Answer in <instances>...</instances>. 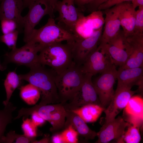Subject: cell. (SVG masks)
I'll return each mask as SVG.
<instances>
[{"label":"cell","mask_w":143,"mask_h":143,"mask_svg":"<svg viewBox=\"0 0 143 143\" xmlns=\"http://www.w3.org/2000/svg\"><path fill=\"white\" fill-rule=\"evenodd\" d=\"M41 64L30 68L28 73L20 74L22 80L26 81L37 87L41 93V100L39 104L30 108H23V114L26 117L39 107L59 102L57 90L55 82V72L47 69Z\"/></svg>","instance_id":"1"},{"label":"cell","mask_w":143,"mask_h":143,"mask_svg":"<svg viewBox=\"0 0 143 143\" xmlns=\"http://www.w3.org/2000/svg\"><path fill=\"white\" fill-rule=\"evenodd\" d=\"M40 63L51 68L56 74H59L67 69L74 62L71 47L66 43L52 44L42 48L39 52Z\"/></svg>","instance_id":"2"},{"label":"cell","mask_w":143,"mask_h":143,"mask_svg":"<svg viewBox=\"0 0 143 143\" xmlns=\"http://www.w3.org/2000/svg\"><path fill=\"white\" fill-rule=\"evenodd\" d=\"M84 74L81 66L74 62L71 66L59 74H56L55 82L57 88L59 102L64 104L71 101L81 86Z\"/></svg>","instance_id":"3"},{"label":"cell","mask_w":143,"mask_h":143,"mask_svg":"<svg viewBox=\"0 0 143 143\" xmlns=\"http://www.w3.org/2000/svg\"><path fill=\"white\" fill-rule=\"evenodd\" d=\"M74 35L63 29L50 17L46 23L38 29H34L29 36L24 41L26 43H37L42 48L47 46L66 41L69 42L75 39Z\"/></svg>","instance_id":"4"},{"label":"cell","mask_w":143,"mask_h":143,"mask_svg":"<svg viewBox=\"0 0 143 143\" xmlns=\"http://www.w3.org/2000/svg\"><path fill=\"white\" fill-rule=\"evenodd\" d=\"M42 48L39 44L29 42L21 47L12 49L4 55V60L0 65V69L3 70L7 64L12 62L23 65L31 68L41 64L38 59V52Z\"/></svg>","instance_id":"5"},{"label":"cell","mask_w":143,"mask_h":143,"mask_svg":"<svg viewBox=\"0 0 143 143\" xmlns=\"http://www.w3.org/2000/svg\"><path fill=\"white\" fill-rule=\"evenodd\" d=\"M117 70L113 64L92 81L101 106L105 109L115 93L114 86L117 79Z\"/></svg>","instance_id":"6"},{"label":"cell","mask_w":143,"mask_h":143,"mask_svg":"<svg viewBox=\"0 0 143 143\" xmlns=\"http://www.w3.org/2000/svg\"><path fill=\"white\" fill-rule=\"evenodd\" d=\"M27 15L23 17L24 41L32 33L43 17L48 15L54 18V10L48 0H36L28 7Z\"/></svg>","instance_id":"7"},{"label":"cell","mask_w":143,"mask_h":143,"mask_svg":"<svg viewBox=\"0 0 143 143\" xmlns=\"http://www.w3.org/2000/svg\"><path fill=\"white\" fill-rule=\"evenodd\" d=\"M92 76L90 74H84L83 82L72 100L63 104L65 110H73L90 104L101 106L93 83Z\"/></svg>","instance_id":"8"},{"label":"cell","mask_w":143,"mask_h":143,"mask_svg":"<svg viewBox=\"0 0 143 143\" xmlns=\"http://www.w3.org/2000/svg\"><path fill=\"white\" fill-rule=\"evenodd\" d=\"M102 27L95 30L87 38L67 42L70 46L74 61L81 66L88 55L97 47L102 34Z\"/></svg>","instance_id":"9"},{"label":"cell","mask_w":143,"mask_h":143,"mask_svg":"<svg viewBox=\"0 0 143 143\" xmlns=\"http://www.w3.org/2000/svg\"><path fill=\"white\" fill-rule=\"evenodd\" d=\"M74 4L64 0L58 1L55 6L54 10L59 14L55 20L57 21V24L74 35L75 27L82 12L76 7Z\"/></svg>","instance_id":"10"},{"label":"cell","mask_w":143,"mask_h":143,"mask_svg":"<svg viewBox=\"0 0 143 143\" xmlns=\"http://www.w3.org/2000/svg\"><path fill=\"white\" fill-rule=\"evenodd\" d=\"M124 43L128 58L122 69L143 67V34H135L126 37Z\"/></svg>","instance_id":"11"},{"label":"cell","mask_w":143,"mask_h":143,"mask_svg":"<svg viewBox=\"0 0 143 143\" xmlns=\"http://www.w3.org/2000/svg\"><path fill=\"white\" fill-rule=\"evenodd\" d=\"M35 111L51 125L50 131L52 133H56L64 129L66 110L62 104L60 103L42 106Z\"/></svg>","instance_id":"12"},{"label":"cell","mask_w":143,"mask_h":143,"mask_svg":"<svg viewBox=\"0 0 143 143\" xmlns=\"http://www.w3.org/2000/svg\"><path fill=\"white\" fill-rule=\"evenodd\" d=\"M130 124L119 116L110 121L105 122L100 131L97 133L98 143H107L113 140L122 143V138L127 127Z\"/></svg>","instance_id":"13"},{"label":"cell","mask_w":143,"mask_h":143,"mask_svg":"<svg viewBox=\"0 0 143 143\" xmlns=\"http://www.w3.org/2000/svg\"><path fill=\"white\" fill-rule=\"evenodd\" d=\"M125 36L122 31L111 40L108 43L99 46L115 66H123L128 58L124 44Z\"/></svg>","instance_id":"14"},{"label":"cell","mask_w":143,"mask_h":143,"mask_svg":"<svg viewBox=\"0 0 143 143\" xmlns=\"http://www.w3.org/2000/svg\"><path fill=\"white\" fill-rule=\"evenodd\" d=\"M113 64L109 58L98 46L87 56L80 66L84 74H88L92 76L101 73Z\"/></svg>","instance_id":"15"},{"label":"cell","mask_w":143,"mask_h":143,"mask_svg":"<svg viewBox=\"0 0 143 143\" xmlns=\"http://www.w3.org/2000/svg\"><path fill=\"white\" fill-rule=\"evenodd\" d=\"M131 88L117 87L114 95L106 108L104 111L105 114V122L111 120L124 108L129 100L136 91H133Z\"/></svg>","instance_id":"16"},{"label":"cell","mask_w":143,"mask_h":143,"mask_svg":"<svg viewBox=\"0 0 143 143\" xmlns=\"http://www.w3.org/2000/svg\"><path fill=\"white\" fill-rule=\"evenodd\" d=\"M0 21L8 19L14 21L19 33L24 29L23 17L21 13L24 8L21 0H0Z\"/></svg>","instance_id":"17"},{"label":"cell","mask_w":143,"mask_h":143,"mask_svg":"<svg viewBox=\"0 0 143 143\" xmlns=\"http://www.w3.org/2000/svg\"><path fill=\"white\" fill-rule=\"evenodd\" d=\"M118 5L105 10L104 29L99 40L100 45L108 43L120 31V24L118 15Z\"/></svg>","instance_id":"18"},{"label":"cell","mask_w":143,"mask_h":143,"mask_svg":"<svg viewBox=\"0 0 143 143\" xmlns=\"http://www.w3.org/2000/svg\"><path fill=\"white\" fill-rule=\"evenodd\" d=\"M118 5V15L124 35L126 37L134 34L136 16L135 9L131 1L125 2Z\"/></svg>","instance_id":"19"},{"label":"cell","mask_w":143,"mask_h":143,"mask_svg":"<svg viewBox=\"0 0 143 143\" xmlns=\"http://www.w3.org/2000/svg\"><path fill=\"white\" fill-rule=\"evenodd\" d=\"M143 75V67L124 69L119 68L117 74V87L131 88L133 86L136 85L142 88Z\"/></svg>","instance_id":"20"},{"label":"cell","mask_w":143,"mask_h":143,"mask_svg":"<svg viewBox=\"0 0 143 143\" xmlns=\"http://www.w3.org/2000/svg\"><path fill=\"white\" fill-rule=\"evenodd\" d=\"M66 110L64 129L69 126H72L78 135L87 140L94 139L97 136V133L91 129L78 115L72 111Z\"/></svg>","instance_id":"21"},{"label":"cell","mask_w":143,"mask_h":143,"mask_svg":"<svg viewBox=\"0 0 143 143\" xmlns=\"http://www.w3.org/2000/svg\"><path fill=\"white\" fill-rule=\"evenodd\" d=\"M105 109L94 104L85 105L72 111L78 115L86 123L96 121Z\"/></svg>","instance_id":"22"},{"label":"cell","mask_w":143,"mask_h":143,"mask_svg":"<svg viewBox=\"0 0 143 143\" xmlns=\"http://www.w3.org/2000/svg\"><path fill=\"white\" fill-rule=\"evenodd\" d=\"M19 89L20 97L29 105H35L40 98V91L37 87L31 83L21 86Z\"/></svg>","instance_id":"23"},{"label":"cell","mask_w":143,"mask_h":143,"mask_svg":"<svg viewBox=\"0 0 143 143\" xmlns=\"http://www.w3.org/2000/svg\"><path fill=\"white\" fill-rule=\"evenodd\" d=\"M22 80L19 75L14 71L9 72L8 73L4 83L6 96V100L3 102L4 106L9 102L13 92L20 85Z\"/></svg>","instance_id":"24"},{"label":"cell","mask_w":143,"mask_h":143,"mask_svg":"<svg viewBox=\"0 0 143 143\" xmlns=\"http://www.w3.org/2000/svg\"><path fill=\"white\" fill-rule=\"evenodd\" d=\"M17 108L11 102L5 106L4 109L0 110V143L1 137L4 133L7 125L11 123L13 117L12 113Z\"/></svg>","instance_id":"25"},{"label":"cell","mask_w":143,"mask_h":143,"mask_svg":"<svg viewBox=\"0 0 143 143\" xmlns=\"http://www.w3.org/2000/svg\"><path fill=\"white\" fill-rule=\"evenodd\" d=\"M124 110V114L143 117V99L139 96H132Z\"/></svg>","instance_id":"26"},{"label":"cell","mask_w":143,"mask_h":143,"mask_svg":"<svg viewBox=\"0 0 143 143\" xmlns=\"http://www.w3.org/2000/svg\"><path fill=\"white\" fill-rule=\"evenodd\" d=\"M84 15L82 13L80 15L75 27V39H84L91 36L94 30L86 22Z\"/></svg>","instance_id":"27"},{"label":"cell","mask_w":143,"mask_h":143,"mask_svg":"<svg viewBox=\"0 0 143 143\" xmlns=\"http://www.w3.org/2000/svg\"><path fill=\"white\" fill-rule=\"evenodd\" d=\"M86 22L94 30L103 27L105 22L102 10H97L91 12L89 15L84 17Z\"/></svg>","instance_id":"28"},{"label":"cell","mask_w":143,"mask_h":143,"mask_svg":"<svg viewBox=\"0 0 143 143\" xmlns=\"http://www.w3.org/2000/svg\"><path fill=\"white\" fill-rule=\"evenodd\" d=\"M36 138H29L24 135L16 133L14 131L11 130L5 136L1 137L0 143H33Z\"/></svg>","instance_id":"29"},{"label":"cell","mask_w":143,"mask_h":143,"mask_svg":"<svg viewBox=\"0 0 143 143\" xmlns=\"http://www.w3.org/2000/svg\"><path fill=\"white\" fill-rule=\"evenodd\" d=\"M123 135L122 143H138L141 140L139 128L134 126L129 125Z\"/></svg>","instance_id":"30"},{"label":"cell","mask_w":143,"mask_h":143,"mask_svg":"<svg viewBox=\"0 0 143 143\" xmlns=\"http://www.w3.org/2000/svg\"><path fill=\"white\" fill-rule=\"evenodd\" d=\"M37 127L33 122L31 119H23L21 127L24 135L30 138H36L38 136Z\"/></svg>","instance_id":"31"},{"label":"cell","mask_w":143,"mask_h":143,"mask_svg":"<svg viewBox=\"0 0 143 143\" xmlns=\"http://www.w3.org/2000/svg\"><path fill=\"white\" fill-rule=\"evenodd\" d=\"M19 33L16 30L11 32L3 34L0 36V41L4 43L9 48L12 49L16 48V44Z\"/></svg>","instance_id":"32"},{"label":"cell","mask_w":143,"mask_h":143,"mask_svg":"<svg viewBox=\"0 0 143 143\" xmlns=\"http://www.w3.org/2000/svg\"><path fill=\"white\" fill-rule=\"evenodd\" d=\"M65 143H76L78 142L77 132L71 126L64 129L61 133Z\"/></svg>","instance_id":"33"},{"label":"cell","mask_w":143,"mask_h":143,"mask_svg":"<svg viewBox=\"0 0 143 143\" xmlns=\"http://www.w3.org/2000/svg\"><path fill=\"white\" fill-rule=\"evenodd\" d=\"M134 34H143V7H138L136 11Z\"/></svg>","instance_id":"34"},{"label":"cell","mask_w":143,"mask_h":143,"mask_svg":"<svg viewBox=\"0 0 143 143\" xmlns=\"http://www.w3.org/2000/svg\"><path fill=\"white\" fill-rule=\"evenodd\" d=\"M1 21V30L3 34H7L17 30V24L14 20L3 19Z\"/></svg>","instance_id":"35"},{"label":"cell","mask_w":143,"mask_h":143,"mask_svg":"<svg viewBox=\"0 0 143 143\" xmlns=\"http://www.w3.org/2000/svg\"><path fill=\"white\" fill-rule=\"evenodd\" d=\"M126 116L124 120L129 124L135 126L139 128L143 124V117L132 115L124 114Z\"/></svg>","instance_id":"36"},{"label":"cell","mask_w":143,"mask_h":143,"mask_svg":"<svg viewBox=\"0 0 143 143\" xmlns=\"http://www.w3.org/2000/svg\"><path fill=\"white\" fill-rule=\"evenodd\" d=\"M133 0H109L100 5L97 10H106L112 7L125 2L131 1Z\"/></svg>","instance_id":"37"},{"label":"cell","mask_w":143,"mask_h":143,"mask_svg":"<svg viewBox=\"0 0 143 143\" xmlns=\"http://www.w3.org/2000/svg\"><path fill=\"white\" fill-rule=\"evenodd\" d=\"M31 115L32 122L37 127L41 126L45 123L46 121L39 115L37 111H33Z\"/></svg>","instance_id":"38"},{"label":"cell","mask_w":143,"mask_h":143,"mask_svg":"<svg viewBox=\"0 0 143 143\" xmlns=\"http://www.w3.org/2000/svg\"><path fill=\"white\" fill-rule=\"evenodd\" d=\"M94 0H74V3L77 6V8L81 12L84 11L85 6L90 4Z\"/></svg>","instance_id":"39"},{"label":"cell","mask_w":143,"mask_h":143,"mask_svg":"<svg viewBox=\"0 0 143 143\" xmlns=\"http://www.w3.org/2000/svg\"><path fill=\"white\" fill-rule=\"evenodd\" d=\"M102 0H94L87 5L88 10L91 12L97 10L98 7L101 4Z\"/></svg>","instance_id":"40"},{"label":"cell","mask_w":143,"mask_h":143,"mask_svg":"<svg viewBox=\"0 0 143 143\" xmlns=\"http://www.w3.org/2000/svg\"><path fill=\"white\" fill-rule=\"evenodd\" d=\"M52 143H65L61 133H54L50 140Z\"/></svg>","instance_id":"41"},{"label":"cell","mask_w":143,"mask_h":143,"mask_svg":"<svg viewBox=\"0 0 143 143\" xmlns=\"http://www.w3.org/2000/svg\"><path fill=\"white\" fill-rule=\"evenodd\" d=\"M131 2L133 7L135 9L137 7H143V0H133Z\"/></svg>","instance_id":"42"},{"label":"cell","mask_w":143,"mask_h":143,"mask_svg":"<svg viewBox=\"0 0 143 143\" xmlns=\"http://www.w3.org/2000/svg\"><path fill=\"white\" fill-rule=\"evenodd\" d=\"M50 142V139L48 137H45L39 140H35L33 143H48Z\"/></svg>","instance_id":"43"},{"label":"cell","mask_w":143,"mask_h":143,"mask_svg":"<svg viewBox=\"0 0 143 143\" xmlns=\"http://www.w3.org/2000/svg\"><path fill=\"white\" fill-rule=\"evenodd\" d=\"M23 4L24 8L28 7L29 6L36 0H21Z\"/></svg>","instance_id":"44"},{"label":"cell","mask_w":143,"mask_h":143,"mask_svg":"<svg viewBox=\"0 0 143 143\" xmlns=\"http://www.w3.org/2000/svg\"><path fill=\"white\" fill-rule=\"evenodd\" d=\"M52 7L54 10L55 6L58 0H48Z\"/></svg>","instance_id":"45"},{"label":"cell","mask_w":143,"mask_h":143,"mask_svg":"<svg viewBox=\"0 0 143 143\" xmlns=\"http://www.w3.org/2000/svg\"><path fill=\"white\" fill-rule=\"evenodd\" d=\"M64 0L68 2L74 3V0Z\"/></svg>","instance_id":"46"},{"label":"cell","mask_w":143,"mask_h":143,"mask_svg":"<svg viewBox=\"0 0 143 143\" xmlns=\"http://www.w3.org/2000/svg\"><path fill=\"white\" fill-rule=\"evenodd\" d=\"M109 0H102V1H101V4H102L103 3H104L105 2H106L108 1H109Z\"/></svg>","instance_id":"47"},{"label":"cell","mask_w":143,"mask_h":143,"mask_svg":"<svg viewBox=\"0 0 143 143\" xmlns=\"http://www.w3.org/2000/svg\"></svg>","instance_id":"48"}]
</instances>
